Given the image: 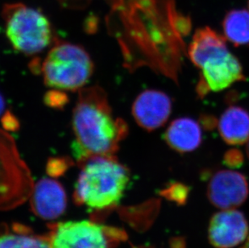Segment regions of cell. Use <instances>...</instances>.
Segmentation results:
<instances>
[{
	"label": "cell",
	"mask_w": 249,
	"mask_h": 248,
	"mask_svg": "<svg viewBox=\"0 0 249 248\" xmlns=\"http://www.w3.org/2000/svg\"></svg>",
	"instance_id": "22"
},
{
	"label": "cell",
	"mask_w": 249,
	"mask_h": 248,
	"mask_svg": "<svg viewBox=\"0 0 249 248\" xmlns=\"http://www.w3.org/2000/svg\"><path fill=\"white\" fill-rule=\"evenodd\" d=\"M249 184L245 176L232 170H220L213 175L207 188V197L221 210L235 209L249 196Z\"/></svg>",
	"instance_id": "7"
},
{
	"label": "cell",
	"mask_w": 249,
	"mask_h": 248,
	"mask_svg": "<svg viewBox=\"0 0 249 248\" xmlns=\"http://www.w3.org/2000/svg\"><path fill=\"white\" fill-rule=\"evenodd\" d=\"M242 248H249V236L248 238L247 241L245 243V246L243 247Z\"/></svg>",
	"instance_id": "20"
},
{
	"label": "cell",
	"mask_w": 249,
	"mask_h": 248,
	"mask_svg": "<svg viewBox=\"0 0 249 248\" xmlns=\"http://www.w3.org/2000/svg\"><path fill=\"white\" fill-rule=\"evenodd\" d=\"M0 248H50V240L43 237L7 233L0 234Z\"/></svg>",
	"instance_id": "15"
},
{
	"label": "cell",
	"mask_w": 249,
	"mask_h": 248,
	"mask_svg": "<svg viewBox=\"0 0 249 248\" xmlns=\"http://www.w3.org/2000/svg\"><path fill=\"white\" fill-rule=\"evenodd\" d=\"M226 40L235 46L249 44V11L231 10L226 15L223 22Z\"/></svg>",
	"instance_id": "14"
},
{
	"label": "cell",
	"mask_w": 249,
	"mask_h": 248,
	"mask_svg": "<svg viewBox=\"0 0 249 248\" xmlns=\"http://www.w3.org/2000/svg\"><path fill=\"white\" fill-rule=\"evenodd\" d=\"M200 70L202 72L197 87L200 97L209 92L222 91L245 78L241 64L230 52L225 56L208 61Z\"/></svg>",
	"instance_id": "6"
},
{
	"label": "cell",
	"mask_w": 249,
	"mask_h": 248,
	"mask_svg": "<svg viewBox=\"0 0 249 248\" xmlns=\"http://www.w3.org/2000/svg\"><path fill=\"white\" fill-rule=\"evenodd\" d=\"M164 138L167 144L176 152H193L202 143V128L193 119L178 118L169 124Z\"/></svg>",
	"instance_id": "12"
},
{
	"label": "cell",
	"mask_w": 249,
	"mask_h": 248,
	"mask_svg": "<svg viewBox=\"0 0 249 248\" xmlns=\"http://www.w3.org/2000/svg\"><path fill=\"white\" fill-rule=\"evenodd\" d=\"M226 41L224 36L212 28L205 27L197 29L189 46L191 61L201 69L208 61L225 56L229 53Z\"/></svg>",
	"instance_id": "11"
},
{
	"label": "cell",
	"mask_w": 249,
	"mask_h": 248,
	"mask_svg": "<svg viewBox=\"0 0 249 248\" xmlns=\"http://www.w3.org/2000/svg\"><path fill=\"white\" fill-rule=\"evenodd\" d=\"M247 143H248L247 154H248V157H249V141H248Z\"/></svg>",
	"instance_id": "21"
},
{
	"label": "cell",
	"mask_w": 249,
	"mask_h": 248,
	"mask_svg": "<svg viewBox=\"0 0 249 248\" xmlns=\"http://www.w3.org/2000/svg\"><path fill=\"white\" fill-rule=\"evenodd\" d=\"M39 66L45 84L61 91H79L94 72V63L84 48L62 40H54Z\"/></svg>",
	"instance_id": "3"
},
{
	"label": "cell",
	"mask_w": 249,
	"mask_h": 248,
	"mask_svg": "<svg viewBox=\"0 0 249 248\" xmlns=\"http://www.w3.org/2000/svg\"><path fill=\"white\" fill-rule=\"evenodd\" d=\"M79 164L82 170L74 191L77 202L93 210L117 205L129 183L127 168L115 157L103 156L90 157Z\"/></svg>",
	"instance_id": "2"
},
{
	"label": "cell",
	"mask_w": 249,
	"mask_h": 248,
	"mask_svg": "<svg viewBox=\"0 0 249 248\" xmlns=\"http://www.w3.org/2000/svg\"><path fill=\"white\" fill-rule=\"evenodd\" d=\"M244 156L240 150L231 149L226 152L224 164L230 168H237L242 165Z\"/></svg>",
	"instance_id": "17"
},
{
	"label": "cell",
	"mask_w": 249,
	"mask_h": 248,
	"mask_svg": "<svg viewBox=\"0 0 249 248\" xmlns=\"http://www.w3.org/2000/svg\"><path fill=\"white\" fill-rule=\"evenodd\" d=\"M73 156L81 164L90 157H115L128 135L127 123L115 117L107 93L99 86L79 90L72 117Z\"/></svg>",
	"instance_id": "1"
},
{
	"label": "cell",
	"mask_w": 249,
	"mask_h": 248,
	"mask_svg": "<svg viewBox=\"0 0 249 248\" xmlns=\"http://www.w3.org/2000/svg\"><path fill=\"white\" fill-rule=\"evenodd\" d=\"M67 100L66 95L63 92L57 89H53L52 92L46 94L45 96V103L49 104L52 107H60L65 105Z\"/></svg>",
	"instance_id": "18"
},
{
	"label": "cell",
	"mask_w": 249,
	"mask_h": 248,
	"mask_svg": "<svg viewBox=\"0 0 249 248\" xmlns=\"http://www.w3.org/2000/svg\"><path fill=\"white\" fill-rule=\"evenodd\" d=\"M218 130L224 142L230 145H242L249 140V113L232 106L222 114Z\"/></svg>",
	"instance_id": "13"
},
{
	"label": "cell",
	"mask_w": 249,
	"mask_h": 248,
	"mask_svg": "<svg viewBox=\"0 0 249 248\" xmlns=\"http://www.w3.org/2000/svg\"><path fill=\"white\" fill-rule=\"evenodd\" d=\"M2 17L7 40L19 53L32 56L53 44L52 25L39 10L22 3L7 5Z\"/></svg>",
	"instance_id": "4"
},
{
	"label": "cell",
	"mask_w": 249,
	"mask_h": 248,
	"mask_svg": "<svg viewBox=\"0 0 249 248\" xmlns=\"http://www.w3.org/2000/svg\"><path fill=\"white\" fill-rule=\"evenodd\" d=\"M249 228L245 215L234 209L222 210L210 222L209 241L215 248H232L247 239Z\"/></svg>",
	"instance_id": "8"
},
{
	"label": "cell",
	"mask_w": 249,
	"mask_h": 248,
	"mask_svg": "<svg viewBox=\"0 0 249 248\" xmlns=\"http://www.w3.org/2000/svg\"><path fill=\"white\" fill-rule=\"evenodd\" d=\"M5 106H6V103H5L4 98L2 97V94H0V115L4 112Z\"/></svg>",
	"instance_id": "19"
},
{
	"label": "cell",
	"mask_w": 249,
	"mask_h": 248,
	"mask_svg": "<svg viewBox=\"0 0 249 248\" xmlns=\"http://www.w3.org/2000/svg\"><path fill=\"white\" fill-rule=\"evenodd\" d=\"M50 248H108L104 227L90 221L58 223L50 240Z\"/></svg>",
	"instance_id": "5"
},
{
	"label": "cell",
	"mask_w": 249,
	"mask_h": 248,
	"mask_svg": "<svg viewBox=\"0 0 249 248\" xmlns=\"http://www.w3.org/2000/svg\"><path fill=\"white\" fill-rule=\"evenodd\" d=\"M171 111L172 101L169 95L156 89H147L139 94L132 107L137 124L148 131L162 126Z\"/></svg>",
	"instance_id": "9"
},
{
	"label": "cell",
	"mask_w": 249,
	"mask_h": 248,
	"mask_svg": "<svg viewBox=\"0 0 249 248\" xmlns=\"http://www.w3.org/2000/svg\"><path fill=\"white\" fill-rule=\"evenodd\" d=\"M64 188L56 180L44 178L36 185L32 197V208L40 218L54 220L63 214L66 208Z\"/></svg>",
	"instance_id": "10"
},
{
	"label": "cell",
	"mask_w": 249,
	"mask_h": 248,
	"mask_svg": "<svg viewBox=\"0 0 249 248\" xmlns=\"http://www.w3.org/2000/svg\"><path fill=\"white\" fill-rule=\"evenodd\" d=\"M160 195L169 201H174L178 205H183L188 197L189 188L181 183H173L163 190Z\"/></svg>",
	"instance_id": "16"
}]
</instances>
